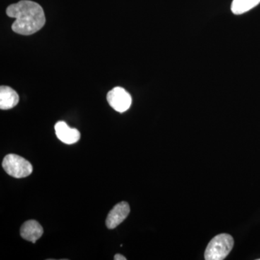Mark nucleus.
Listing matches in <instances>:
<instances>
[{
  "instance_id": "1",
  "label": "nucleus",
  "mask_w": 260,
  "mask_h": 260,
  "mask_svg": "<svg viewBox=\"0 0 260 260\" xmlns=\"http://www.w3.org/2000/svg\"><path fill=\"white\" fill-rule=\"evenodd\" d=\"M6 13L8 16L15 19L12 29L20 35H32L45 25V14L42 6L30 0H21L10 5Z\"/></svg>"
},
{
  "instance_id": "2",
  "label": "nucleus",
  "mask_w": 260,
  "mask_h": 260,
  "mask_svg": "<svg viewBox=\"0 0 260 260\" xmlns=\"http://www.w3.org/2000/svg\"><path fill=\"white\" fill-rule=\"evenodd\" d=\"M234 245V238L228 234L215 236L210 241L205 251L206 260H223L230 254Z\"/></svg>"
},
{
  "instance_id": "3",
  "label": "nucleus",
  "mask_w": 260,
  "mask_h": 260,
  "mask_svg": "<svg viewBox=\"0 0 260 260\" xmlns=\"http://www.w3.org/2000/svg\"><path fill=\"white\" fill-rule=\"evenodd\" d=\"M3 167L7 174L17 179L28 177L32 172L31 164L15 154H9L5 157Z\"/></svg>"
},
{
  "instance_id": "4",
  "label": "nucleus",
  "mask_w": 260,
  "mask_h": 260,
  "mask_svg": "<svg viewBox=\"0 0 260 260\" xmlns=\"http://www.w3.org/2000/svg\"><path fill=\"white\" fill-rule=\"evenodd\" d=\"M107 99L109 105L116 112H125L131 107V95L121 87H115L111 90L107 94Z\"/></svg>"
},
{
  "instance_id": "5",
  "label": "nucleus",
  "mask_w": 260,
  "mask_h": 260,
  "mask_svg": "<svg viewBox=\"0 0 260 260\" xmlns=\"http://www.w3.org/2000/svg\"><path fill=\"white\" fill-rule=\"evenodd\" d=\"M130 213L129 205L126 202L118 203L109 212L106 220V225L109 229H114L120 225Z\"/></svg>"
},
{
  "instance_id": "6",
  "label": "nucleus",
  "mask_w": 260,
  "mask_h": 260,
  "mask_svg": "<svg viewBox=\"0 0 260 260\" xmlns=\"http://www.w3.org/2000/svg\"><path fill=\"white\" fill-rule=\"evenodd\" d=\"M56 137L65 144L76 143L80 139V133L78 129L70 127L64 121H58L54 126Z\"/></svg>"
},
{
  "instance_id": "7",
  "label": "nucleus",
  "mask_w": 260,
  "mask_h": 260,
  "mask_svg": "<svg viewBox=\"0 0 260 260\" xmlns=\"http://www.w3.org/2000/svg\"><path fill=\"white\" fill-rule=\"evenodd\" d=\"M43 234L44 229L37 220H28L20 228V236L32 244H35L42 237Z\"/></svg>"
},
{
  "instance_id": "8",
  "label": "nucleus",
  "mask_w": 260,
  "mask_h": 260,
  "mask_svg": "<svg viewBox=\"0 0 260 260\" xmlns=\"http://www.w3.org/2000/svg\"><path fill=\"white\" fill-rule=\"evenodd\" d=\"M19 102L18 94L9 86L0 87V109L8 110L13 109Z\"/></svg>"
},
{
  "instance_id": "9",
  "label": "nucleus",
  "mask_w": 260,
  "mask_h": 260,
  "mask_svg": "<svg viewBox=\"0 0 260 260\" xmlns=\"http://www.w3.org/2000/svg\"><path fill=\"white\" fill-rule=\"evenodd\" d=\"M260 3V0H233L232 13L235 15H242L255 8Z\"/></svg>"
},
{
  "instance_id": "10",
  "label": "nucleus",
  "mask_w": 260,
  "mask_h": 260,
  "mask_svg": "<svg viewBox=\"0 0 260 260\" xmlns=\"http://www.w3.org/2000/svg\"><path fill=\"white\" fill-rule=\"evenodd\" d=\"M114 260H126V258L125 256L121 255V254H117L114 256Z\"/></svg>"
}]
</instances>
